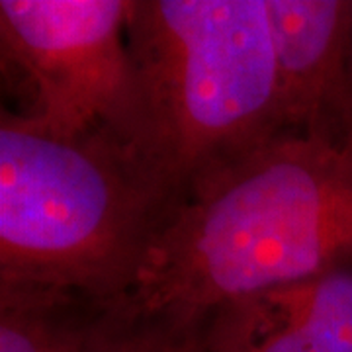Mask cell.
<instances>
[{"mask_svg":"<svg viewBox=\"0 0 352 352\" xmlns=\"http://www.w3.org/2000/svg\"><path fill=\"white\" fill-rule=\"evenodd\" d=\"M352 261V151L282 133L198 178L127 298L206 321L219 303Z\"/></svg>","mask_w":352,"mask_h":352,"instance_id":"1","label":"cell"},{"mask_svg":"<svg viewBox=\"0 0 352 352\" xmlns=\"http://www.w3.org/2000/svg\"><path fill=\"white\" fill-rule=\"evenodd\" d=\"M173 201L106 131L57 138L0 110V282L129 298Z\"/></svg>","mask_w":352,"mask_h":352,"instance_id":"2","label":"cell"},{"mask_svg":"<svg viewBox=\"0 0 352 352\" xmlns=\"http://www.w3.org/2000/svg\"><path fill=\"white\" fill-rule=\"evenodd\" d=\"M143 161L175 208L204 175L282 135L266 0H131Z\"/></svg>","mask_w":352,"mask_h":352,"instance_id":"3","label":"cell"},{"mask_svg":"<svg viewBox=\"0 0 352 352\" xmlns=\"http://www.w3.org/2000/svg\"><path fill=\"white\" fill-rule=\"evenodd\" d=\"M129 10L131 0H0L2 82L16 102L2 108L57 138L112 133L141 155Z\"/></svg>","mask_w":352,"mask_h":352,"instance_id":"4","label":"cell"},{"mask_svg":"<svg viewBox=\"0 0 352 352\" xmlns=\"http://www.w3.org/2000/svg\"><path fill=\"white\" fill-rule=\"evenodd\" d=\"M282 133L352 151L351 0H266Z\"/></svg>","mask_w":352,"mask_h":352,"instance_id":"5","label":"cell"},{"mask_svg":"<svg viewBox=\"0 0 352 352\" xmlns=\"http://www.w3.org/2000/svg\"><path fill=\"white\" fill-rule=\"evenodd\" d=\"M208 352H352V261L214 307Z\"/></svg>","mask_w":352,"mask_h":352,"instance_id":"6","label":"cell"},{"mask_svg":"<svg viewBox=\"0 0 352 352\" xmlns=\"http://www.w3.org/2000/svg\"><path fill=\"white\" fill-rule=\"evenodd\" d=\"M108 307L75 289L0 282V352H87Z\"/></svg>","mask_w":352,"mask_h":352,"instance_id":"7","label":"cell"},{"mask_svg":"<svg viewBox=\"0 0 352 352\" xmlns=\"http://www.w3.org/2000/svg\"><path fill=\"white\" fill-rule=\"evenodd\" d=\"M87 352H208V349L201 319L145 311L124 298L104 311Z\"/></svg>","mask_w":352,"mask_h":352,"instance_id":"8","label":"cell"},{"mask_svg":"<svg viewBox=\"0 0 352 352\" xmlns=\"http://www.w3.org/2000/svg\"><path fill=\"white\" fill-rule=\"evenodd\" d=\"M349 82L352 90V0H351V25H349Z\"/></svg>","mask_w":352,"mask_h":352,"instance_id":"9","label":"cell"}]
</instances>
